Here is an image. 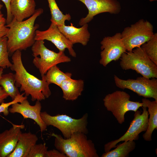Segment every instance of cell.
Here are the masks:
<instances>
[{
	"label": "cell",
	"mask_w": 157,
	"mask_h": 157,
	"mask_svg": "<svg viewBox=\"0 0 157 157\" xmlns=\"http://www.w3.org/2000/svg\"><path fill=\"white\" fill-rule=\"evenodd\" d=\"M24 93L17 96L15 99L11 101L8 103L2 102L0 104V113H3L6 116L9 114V107L12 104L16 103H20L23 100L27 99V97L24 96Z\"/></svg>",
	"instance_id": "83f0119b"
},
{
	"label": "cell",
	"mask_w": 157,
	"mask_h": 157,
	"mask_svg": "<svg viewBox=\"0 0 157 157\" xmlns=\"http://www.w3.org/2000/svg\"><path fill=\"white\" fill-rule=\"evenodd\" d=\"M3 68L0 67V86L13 100L20 94L15 84V74L11 72L3 74Z\"/></svg>",
	"instance_id": "44dd1931"
},
{
	"label": "cell",
	"mask_w": 157,
	"mask_h": 157,
	"mask_svg": "<svg viewBox=\"0 0 157 157\" xmlns=\"http://www.w3.org/2000/svg\"><path fill=\"white\" fill-rule=\"evenodd\" d=\"M9 96L3 88L0 86V104L3 102H4V100Z\"/></svg>",
	"instance_id": "1f68e13d"
},
{
	"label": "cell",
	"mask_w": 157,
	"mask_h": 157,
	"mask_svg": "<svg viewBox=\"0 0 157 157\" xmlns=\"http://www.w3.org/2000/svg\"><path fill=\"white\" fill-rule=\"evenodd\" d=\"M142 106L148 108L149 118L148 127L147 131L143 135L144 139L147 141L152 140V135L155 129H157V101H151L147 98L142 99Z\"/></svg>",
	"instance_id": "ffe728a7"
},
{
	"label": "cell",
	"mask_w": 157,
	"mask_h": 157,
	"mask_svg": "<svg viewBox=\"0 0 157 157\" xmlns=\"http://www.w3.org/2000/svg\"><path fill=\"white\" fill-rule=\"evenodd\" d=\"M83 3L88 10V13L84 17L81 18L79 24L82 26L88 24L97 15L108 13L117 14L121 11L120 3L117 0H77Z\"/></svg>",
	"instance_id": "7c38bea8"
},
{
	"label": "cell",
	"mask_w": 157,
	"mask_h": 157,
	"mask_svg": "<svg viewBox=\"0 0 157 157\" xmlns=\"http://www.w3.org/2000/svg\"><path fill=\"white\" fill-rule=\"evenodd\" d=\"M121 33L122 41L128 51L140 47L150 39L154 34L152 24L143 19L126 27Z\"/></svg>",
	"instance_id": "ba28073f"
},
{
	"label": "cell",
	"mask_w": 157,
	"mask_h": 157,
	"mask_svg": "<svg viewBox=\"0 0 157 157\" xmlns=\"http://www.w3.org/2000/svg\"><path fill=\"white\" fill-rule=\"evenodd\" d=\"M143 112L137 110L135 112L134 118L130 122L129 127L126 132L119 139L108 142L104 145L105 152L115 148L116 145L120 142L138 140L139 134L142 132H145L148 127L149 113L147 108L142 106Z\"/></svg>",
	"instance_id": "30bf717a"
},
{
	"label": "cell",
	"mask_w": 157,
	"mask_h": 157,
	"mask_svg": "<svg viewBox=\"0 0 157 157\" xmlns=\"http://www.w3.org/2000/svg\"><path fill=\"white\" fill-rule=\"evenodd\" d=\"M38 140L35 134L30 132H22L14 150L7 157H27L31 149Z\"/></svg>",
	"instance_id": "ac0fdd59"
},
{
	"label": "cell",
	"mask_w": 157,
	"mask_h": 157,
	"mask_svg": "<svg viewBox=\"0 0 157 157\" xmlns=\"http://www.w3.org/2000/svg\"><path fill=\"white\" fill-rule=\"evenodd\" d=\"M47 157H67L65 154L54 149L47 151Z\"/></svg>",
	"instance_id": "4dcf8cb0"
},
{
	"label": "cell",
	"mask_w": 157,
	"mask_h": 157,
	"mask_svg": "<svg viewBox=\"0 0 157 157\" xmlns=\"http://www.w3.org/2000/svg\"><path fill=\"white\" fill-rule=\"evenodd\" d=\"M40 116L47 126H52L58 129L64 138H69L76 132H81L86 134L88 133L87 113L78 119L72 118L63 114L52 116L46 111L41 112Z\"/></svg>",
	"instance_id": "5b68a950"
},
{
	"label": "cell",
	"mask_w": 157,
	"mask_h": 157,
	"mask_svg": "<svg viewBox=\"0 0 157 157\" xmlns=\"http://www.w3.org/2000/svg\"><path fill=\"white\" fill-rule=\"evenodd\" d=\"M59 87L63 91V98L66 100L73 101L81 95L84 82L82 79L71 78L63 81Z\"/></svg>",
	"instance_id": "d6986e66"
},
{
	"label": "cell",
	"mask_w": 157,
	"mask_h": 157,
	"mask_svg": "<svg viewBox=\"0 0 157 157\" xmlns=\"http://www.w3.org/2000/svg\"><path fill=\"white\" fill-rule=\"evenodd\" d=\"M70 24V26L64 24L57 26L60 31L73 45L79 43L86 46L90 36L88 24H85L79 28L73 26L72 23Z\"/></svg>",
	"instance_id": "2e32d148"
},
{
	"label": "cell",
	"mask_w": 157,
	"mask_h": 157,
	"mask_svg": "<svg viewBox=\"0 0 157 157\" xmlns=\"http://www.w3.org/2000/svg\"><path fill=\"white\" fill-rule=\"evenodd\" d=\"M120 58V65L123 70H135L149 78H157V65L150 59L141 47L124 53Z\"/></svg>",
	"instance_id": "277c9868"
},
{
	"label": "cell",
	"mask_w": 157,
	"mask_h": 157,
	"mask_svg": "<svg viewBox=\"0 0 157 157\" xmlns=\"http://www.w3.org/2000/svg\"><path fill=\"white\" fill-rule=\"evenodd\" d=\"M35 40H47L51 42L59 51L64 52L67 49L69 54L76 57V53L73 49V44L60 31L57 25L51 22L49 28L45 31L37 30L35 32Z\"/></svg>",
	"instance_id": "4fadbf2b"
},
{
	"label": "cell",
	"mask_w": 157,
	"mask_h": 157,
	"mask_svg": "<svg viewBox=\"0 0 157 157\" xmlns=\"http://www.w3.org/2000/svg\"><path fill=\"white\" fill-rule=\"evenodd\" d=\"M100 44L101 51L99 63L105 67L111 62L118 60L126 51L120 33L105 37Z\"/></svg>",
	"instance_id": "8fae6325"
},
{
	"label": "cell",
	"mask_w": 157,
	"mask_h": 157,
	"mask_svg": "<svg viewBox=\"0 0 157 157\" xmlns=\"http://www.w3.org/2000/svg\"><path fill=\"white\" fill-rule=\"evenodd\" d=\"M50 135L55 137L56 149L67 157H99L94 144L84 133L76 132L67 139L54 133Z\"/></svg>",
	"instance_id": "3957f363"
},
{
	"label": "cell",
	"mask_w": 157,
	"mask_h": 157,
	"mask_svg": "<svg viewBox=\"0 0 157 157\" xmlns=\"http://www.w3.org/2000/svg\"><path fill=\"white\" fill-rule=\"evenodd\" d=\"M3 6V5L1 4L0 3V14H2L1 10Z\"/></svg>",
	"instance_id": "d6a6232c"
},
{
	"label": "cell",
	"mask_w": 157,
	"mask_h": 157,
	"mask_svg": "<svg viewBox=\"0 0 157 157\" xmlns=\"http://www.w3.org/2000/svg\"><path fill=\"white\" fill-rule=\"evenodd\" d=\"M42 106L40 101L37 100L35 105H31L25 99L20 103H16L9 108V113H18L21 115L24 119L29 118L34 121L39 126L41 132L46 130L47 126L40 116Z\"/></svg>",
	"instance_id": "5bb4252c"
},
{
	"label": "cell",
	"mask_w": 157,
	"mask_h": 157,
	"mask_svg": "<svg viewBox=\"0 0 157 157\" xmlns=\"http://www.w3.org/2000/svg\"><path fill=\"white\" fill-rule=\"evenodd\" d=\"M43 12L42 8L35 10L34 14L27 20L18 22L14 18L6 26L9 28L6 35L7 47L9 53L17 50H26L32 47L35 40L36 31L39 25L35 24L37 18Z\"/></svg>",
	"instance_id": "7a4b0ae2"
},
{
	"label": "cell",
	"mask_w": 157,
	"mask_h": 157,
	"mask_svg": "<svg viewBox=\"0 0 157 157\" xmlns=\"http://www.w3.org/2000/svg\"><path fill=\"white\" fill-rule=\"evenodd\" d=\"M6 19L3 14H0V38L4 37L7 34L9 28L7 27Z\"/></svg>",
	"instance_id": "f1b7e54d"
},
{
	"label": "cell",
	"mask_w": 157,
	"mask_h": 157,
	"mask_svg": "<svg viewBox=\"0 0 157 157\" xmlns=\"http://www.w3.org/2000/svg\"><path fill=\"white\" fill-rule=\"evenodd\" d=\"M35 7L34 0H11L10 4L11 13L18 22L32 16L35 11Z\"/></svg>",
	"instance_id": "e0dca14e"
},
{
	"label": "cell",
	"mask_w": 157,
	"mask_h": 157,
	"mask_svg": "<svg viewBox=\"0 0 157 157\" xmlns=\"http://www.w3.org/2000/svg\"><path fill=\"white\" fill-rule=\"evenodd\" d=\"M48 148L45 143L36 144L31 149L27 157H47Z\"/></svg>",
	"instance_id": "4316f807"
},
{
	"label": "cell",
	"mask_w": 157,
	"mask_h": 157,
	"mask_svg": "<svg viewBox=\"0 0 157 157\" xmlns=\"http://www.w3.org/2000/svg\"><path fill=\"white\" fill-rule=\"evenodd\" d=\"M157 0H149V1L150 2H152L153 1H156Z\"/></svg>",
	"instance_id": "836d02e7"
},
{
	"label": "cell",
	"mask_w": 157,
	"mask_h": 157,
	"mask_svg": "<svg viewBox=\"0 0 157 157\" xmlns=\"http://www.w3.org/2000/svg\"><path fill=\"white\" fill-rule=\"evenodd\" d=\"M135 141H124L122 143L117 144L114 149L103 153L101 157H128L130 153L135 148Z\"/></svg>",
	"instance_id": "603a6c76"
},
{
	"label": "cell",
	"mask_w": 157,
	"mask_h": 157,
	"mask_svg": "<svg viewBox=\"0 0 157 157\" xmlns=\"http://www.w3.org/2000/svg\"><path fill=\"white\" fill-rule=\"evenodd\" d=\"M141 47L150 59L157 65V33H154L153 37Z\"/></svg>",
	"instance_id": "d4e9b609"
},
{
	"label": "cell",
	"mask_w": 157,
	"mask_h": 157,
	"mask_svg": "<svg viewBox=\"0 0 157 157\" xmlns=\"http://www.w3.org/2000/svg\"><path fill=\"white\" fill-rule=\"evenodd\" d=\"M7 42L6 37L0 38V67L3 69L10 68L12 65L9 59Z\"/></svg>",
	"instance_id": "484cf974"
},
{
	"label": "cell",
	"mask_w": 157,
	"mask_h": 157,
	"mask_svg": "<svg viewBox=\"0 0 157 157\" xmlns=\"http://www.w3.org/2000/svg\"><path fill=\"white\" fill-rule=\"evenodd\" d=\"M11 0H0L4 4L7 11V17L6 19V24H9L13 19L10 11V4Z\"/></svg>",
	"instance_id": "f546056e"
},
{
	"label": "cell",
	"mask_w": 157,
	"mask_h": 157,
	"mask_svg": "<svg viewBox=\"0 0 157 157\" xmlns=\"http://www.w3.org/2000/svg\"><path fill=\"white\" fill-rule=\"evenodd\" d=\"M11 69L15 72V84L25 96L30 95L32 101H41L49 98L51 94L49 84L43 77L40 79L29 73L23 64L21 51L18 50L12 55Z\"/></svg>",
	"instance_id": "6da1fadb"
},
{
	"label": "cell",
	"mask_w": 157,
	"mask_h": 157,
	"mask_svg": "<svg viewBox=\"0 0 157 157\" xmlns=\"http://www.w3.org/2000/svg\"><path fill=\"white\" fill-rule=\"evenodd\" d=\"M114 79L116 86L122 89H127L144 98H153L157 101V79H150L143 76L136 79L125 80L114 75Z\"/></svg>",
	"instance_id": "9c48e42d"
},
{
	"label": "cell",
	"mask_w": 157,
	"mask_h": 157,
	"mask_svg": "<svg viewBox=\"0 0 157 157\" xmlns=\"http://www.w3.org/2000/svg\"><path fill=\"white\" fill-rule=\"evenodd\" d=\"M9 129L0 133V157H7L14 150L24 124H12Z\"/></svg>",
	"instance_id": "9a60e30c"
},
{
	"label": "cell",
	"mask_w": 157,
	"mask_h": 157,
	"mask_svg": "<svg viewBox=\"0 0 157 157\" xmlns=\"http://www.w3.org/2000/svg\"><path fill=\"white\" fill-rule=\"evenodd\" d=\"M47 1L51 15V22L58 26L65 24V21L71 20V17L70 14H64L59 9L55 0Z\"/></svg>",
	"instance_id": "cb8c5ba5"
},
{
	"label": "cell",
	"mask_w": 157,
	"mask_h": 157,
	"mask_svg": "<svg viewBox=\"0 0 157 157\" xmlns=\"http://www.w3.org/2000/svg\"><path fill=\"white\" fill-rule=\"evenodd\" d=\"M130 96L126 92L116 90L106 95L104 99V105L111 112L118 122L122 124L125 121V115L130 111L134 112L142 106V103L130 100Z\"/></svg>",
	"instance_id": "52a82bcc"
},
{
	"label": "cell",
	"mask_w": 157,
	"mask_h": 157,
	"mask_svg": "<svg viewBox=\"0 0 157 157\" xmlns=\"http://www.w3.org/2000/svg\"><path fill=\"white\" fill-rule=\"evenodd\" d=\"M72 74L68 72L64 73L61 71L57 65L51 67L43 77L49 84H55L60 87L65 80L72 78Z\"/></svg>",
	"instance_id": "7402d4cb"
},
{
	"label": "cell",
	"mask_w": 157,
	"mask_h": 157,
	"mask_svg": "<svg viewBox=\"0 0 157 157\" xmlns=\"http://www.w3.org/2000/svg\"><path fill=\"white\" fill-rule=\"evenodd\" d=\"M44 43L43 40H36L31 47L34 57L33 63L38 69L42 77L52 67L71 61V58L66 55L64 52H56L47 48Z\"/></svg>",
	"instance_id": "8992f818"
}]
</instances>
